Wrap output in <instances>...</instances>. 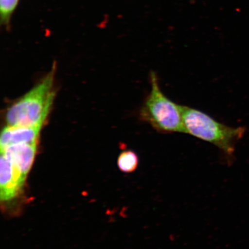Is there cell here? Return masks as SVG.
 I'll use <instances>...</instances> for the list:
<instances>
[{
  "label": "cell",
  "mask_w": 249,
  "mask_h": 249,
  "mask_svg": "<svg viewBox=\"0 0 249 249\" xmlns=\"http://www.w3.org/2000/svg\"><path fill=\"white\" fill-rule=\"evenodd\" d=\"M55 65L35 87L8 108L9 126H42L53 103Z\"/></svg>",
  "instance_id": "cell-1"
},
{
  "label": "cell",
  "mask_w": 249,
  "mask_h": 249,
  "mask_svg": "<svg viewBox=\"0 0 249 249\" xmlns=\"http://www.w3.org/2000/svg\"><path fill=\"white\" fill-rule=\"evenodd\" d=\"M149 79L151 91L140 108V120L160 133H185L182 106L171 101L161 91L155 71L149 73Z\"/></svg>",
  "instance_id": "cell-2"
},
{
  "label": "cell",
  "mask_w": 249,
  "mask_h": 249,
  "mask_svg": "<svg viewBox=\"0 0 249 249\" xmlns=\"http://www.w3.org/2000/svg\"><path fill=\"white\" fill-rule=\"evenodd\" d=\"M182 108L185 133L211 143L232 157L236 142L244 135L245 127L227 126L197 109L186 106Z\"/></svg>",
  "instance_id": "cell-3"
},
{
  "label": "cell",
  "mask_w": 249,
  "mask_h": 249,
  "mask_svg": "<svg viewBox=\"0 0 249 249\" xmlns=\"http://www.w3.org/2000/svg\"><path fill=\"white\" fill-rule=\"evenodd\" d=\"M0 170V198L1 201L11 200L18 195L26 178L2 153Z\"/></svg>",
  "instance_id": "cell-4"
},
{
  "label": "cell",
  "mask_w": 249,
  "mask_h": 249,
  "mask_svg": "<svg viewBox=\"0 0 249 249\" xmlns=\"http://www.w3.org/2000/svg\"><path fill=\"white\" fill-rule=\"evenodd\" d=\"M37 150V143L35 144H18L8 146L1 149V153L11 161L24 178H27Z\"/></svg>",
  "instance_id": "cell-5"
},
{
  "label": "cell",
  "mask_w": 249,
  "mask_h": 249,
  "mask_svg": "<svg viewBox=\"0 0 249 249\" xmlns=\"http://www.w3.org/2000/svg\"><path fill=\"white\" fill-rule=\"evenodd\" d=\"M41 126H9L2 130L0 138L1 149L18 144L38 143Z\"/></svg>",
  "instance_id": "cell-6"
},
{
  "label": "cell",
  "mask_w": 249,
  "mask_h": 249,
  "mask_svg": "<svg viewBox=\"0 0 249 249\" xmlns=\"http://www.w3.org/2000/svg\"><path fill=\"white\" fill-rule=\"evenodd\" d=\"M139 158L135 152L124 151L120 154L117 160L118 167L124 173H132L138 169Z\"/></svg>",
  "instance_id": "cell-7"
},
{
  "label": "cell",
  "mask_w": 249,
  "mask_h": 249,
  "mask_svg": "<svg viewBox=\"0 0 249 249\" xmlns=\"http://www.w3.org/2000/svg\"><path fill=\"white\" fill-rule=\"evenodd\" d=\"M18 0H0L1 23L8 25L11 16L18 4Z\"/></svg>",
  "instance_id": "cell-8"
}]
</instances>
